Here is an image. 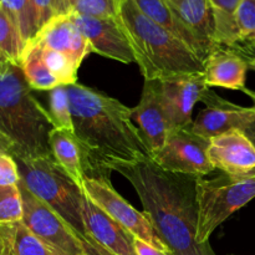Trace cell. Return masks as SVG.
<instances>
[{
	"label": "cell",
	"mask_w": 255,
	"mask_h": 255,
	"mask_svg": "<svg viewBox=\"0 0 255 255\" xmlns=\"http://www.w3.org/2000/svg\"><path fill=\"white\" fill-rule=\"evenodd\" d=\"M51 154L65 173L82 188L85 178L82 154L74 132L54 128L49 137Z\"/></svg>",
	"instance_id": "19"
},
{
	"label": "cell",
	"mask_w": 255,
	"mask_h": 255,
	"mask_svg": "<svg viewBox=\"0 0 255 255\" xmlns=\"http://www.w3.org/2000/svg\"><path fill=\"white\" fill-rule=\"evenodd\" d=\"M16 162L20 181L24 186L61 216L77 236H86L82 218L84 191L65 173L54 157H40Z\"/></svg>",
	"instance_id": "5"
},
{
	"label": "cell",
	"mask_w": 255,
	"mask_h": 255,
	"mask_svg": "<svg viewBox=\"0 0 255 255\" xmlns=\"http://www.w3.org/2000/svg\"><path fill=\"white\" fill-rule=\"evenodd\" d=\"M253 44H254V46H255V40H254V42H253Z\"/></svg>",
	"instance_id": "42"
},
{
	"label": "cell",
	"mask_w": 255,
	"mask_h": 255,
	"mask_svg": "<svg viewBox=\"0 0 255 255\" xmlns=\"http://www.w3.org/2000/svg\"><path fill=\"white\" fill-rule=\"evenodd\" d=\"M131 120L152 158L161 151L171 132L162 107L158 80L144 81L141 100L131 109Z\"/></svg>",
	"instance_id": "13"
},
{
	"label": "cell",
	"mask_w": 255,
	"mask_h": 255,
	"mask_svg": "<svg viewBox=\"0 0 255 255\" xmlns=\"http://www.w3.org/2000/svg\"><path fill=\"white\" fill-rule=\"evenodd\" d=\"M19 188L24 208L22 224L55 255H85L81 239L65 219L35 197L21 181Z\"/></svg>",
	"instance_id": "7"
},
{
	"label": "cell",
	"mask_w": 255,
	"mask_h": 255,
	"mask_svg": "<svg viewBox=\"0 0 255 255\" xmlns=\"http://www.w3.org/2000/svg\"><path fill=\"white\" fill-rule=\"evenodd\" d=\"M31 41L64 54L80 67L85 57L91 54V46L69 15L55 16L37 32Z\"/></svg>",
	"instance_id": "17"
},
{
	"label": "cell",
	"mask_w": 255,
	"mask_h": 255,
	"mask_svg": "<svg viewBox=\"0 0 255 255\" xmlns=\"http://www.w3.org/2000/svg\"><path fill=\"white\" fill-rule=\"evenodd\" d=\"M0 5L16 22L25 45L29 44L37 34L32 0H0Z\"/></svg>",
	"instance_id": "25"
},
{
	"label": "cell",
	"mask_w": 255,
	"mask_h": 255,
	"mask_svg": "<svg viewBox=\"0 0 255 255\" xmlns=\"http://www.w3.org/2000/svg\"><path fill=\"white\" fill-rule=\"evenodd\" d=\"M4 254V239H2L1 233H0V255Z\"/></svg>",
	"instance_id": "38"
},
{
	"label": "cell",
	"mask_w": 255,
	"mask_h": 255,
	"mask_svg": "<svg viewBox=\"0 0 255 255\" xmlns=\"http://www.w3.org/2000/svg\"><path fill=\"white\" fill-rule=\"evenodd\" d=\"M167 1L172 2V4H176V2H177V1H178V0H167Z\"/></svg>",
	"instance_id": "40"
},
{
	"label": "cell",
	"mask_w": 255,
	"mask_h": 255,
	"mask_svg": "<svg viewBox=\"0 0 255 255\" xmlns=\"http://www.w3.org/2000/svg\"><path fill=\"white\" fill-rule=\"evenodd\" d=\"M255 198V172L222 173L211 179H197L198 224L197 242L209 244L213 232L229 217Z\"/></svg>",
	"instance_id": "6"
},
{
	"label": "cell",
	"mask_w": 255,
	"mask_h": 255,
	"mask_svg": "<svg viewBox=\"0 0 255 255\" xmlns=\"http://www.w3.org/2000/svg\"><path fill=\"white\" fill-rule=\"evenodd\" d=\"M32 5H34L37 32H39L52 17L56 16L55 0H32Z\"/></svg>",
	"instance_id": "31"
},
{
	"label": "cell",
	"mask_w": 255,
	"mask_h": 255,
	"mask_svg": "<svg viewBox=\"0 0 255 255\" xmlns=\"http://www.w3.org/2000/svg\"><path fill=\"white\" fill-rule=\"evenodd\" d=\"M138 9L143 12L146 16L153 20L158 25L163 26L172 34L176 35L178 39L186 42L202 60L201 50L193 35L191 34L186 25L181 21L179 16L177 15L176 10L167 0H133Z\"/></svg>",
	"instance_id": "20"
},
{
	"label": "cell",
	"mask_w": 255,
	"mask_h": 255,
	"mask_svg": "<svg viewBox=\"0 0 255 255\" xmlns=\"http://www.w3.org/2000/svg\"><path fill=\"white\" fill-rule=\"evenodd\" d=\"M133 246L138 255H169L167 253H163V252L158 251V249L153 248V247L149 246V244L144 243V242L141 241V239L133 238Z\"/></svg>",
	"instance_id": "33"
},
{
	"label": "cell",
	"mask_w": 255,
	"mask_h": 255,
	"mask_svg": "<svg viewBox=\"0 0 255 255\" xmlns=\"http://www.w3.org/2000/svg\"><path fill=\"white\" fill-rule=\"evenodd\" d=\"M2 239H4V254L2 255H16L15 254L14 249H12L11 244H10V242L7 241V238H5V237L2 236Z\"/></svg>",
	"instance_id": "36"
},
{
	"label": "cell",
	"mask_w": 255,
	"mask_h": 255,
	"mask_svg": "<svg viewBox=\"0 0 255 255\" xmlns=\"http://www.w3.org/2000/svg\"><path fill=\"white\" fill-rule=\"evenodd\" d=\"M25 47L26 45L16 22L0 5V56L11 64L21 66Z\"/></svg>",
	"instance_id": "23"
},
{
	"label": "cell",
	"mask_w": 255,
	"mask_h": 255,
	"mask_svg": "<svg viewBox=\"0 0 255 255\" xmlns=\"http://www.w3.org/2000/svg\"><path fill=\"white\" fill-rule=\"evenodd\" d=\"M162 107L169 131L187 128L192 124V112L202 100L207 86L203 72L183 74L158 80ZM169 132V133H171Z\"/></svg>",
	"instance_id": "10"
},
{
	"label": "cell",
	"mask_w": 255,
	"mask_h": 255,
	"mask_svg": "<svg viewBox=\"0 0 255 255\" xmlns=\"http://www.w3.org/2000/svg\"><path fill=\"white\" fill-rule=\"evenodd\" d=\"M82 242V247H84L85 255H116L101 244L97 243L90 234H86L85 237H80Z\"/></svg>",
	"instance_id": "32"
},
{
	"label": "cell",
	"mask_w": 255,
	"mask_h": 255,
	"mask_svg": "<svg viewBox=\"0 0 255 255\" xmlns=\"http://www.w3.org/2000/svg\"><path fill=\"white\" fill-rule=\"evenodd\" d=\"M208 148L209 139L193 133L188 126L171 132L152 159L167 172L204 177L216 171L209 161Z\"/></svg>",
	"instance_id": "9"
},
{
	"label": "cell",
	"mask_w": 255,
	"mask_h": 255,
	"mask_svg": "<svg viewBox=\"0 0 255 255\" xmlns=\"http://www.w3.org/2000/svg\"><path fill=\"white\" fill-rule=\"evenodd\" d=\"M248 66L255 71V57H252L251 60H248Z\"/></svg>",
	"instance_id": "39"
},
{
	"label": "cell",
	"mask_w": 255,
	"mask_h": 255,
	"mask_svg": "<svg viewBox=\"0 0 255 255\" xmlns=\"http://www.w3.org/2000/svg\"><path fill=\"white\" fill-rule=\"evenodd\" d=\"M21 69L31 89L39 91H51L52 89L61 85L51 74L42 60L39 49L34 44H27L25 47Z\"/></svg>",
	"instance_id": "22"
},
{
	"label": "cell",
	"mask_w": 255,
	"mask_h": 255,
	"mask_svg": "<svg viewBox=\"0 0 255 255\" xmlns=\"http://www.w3.org/2000/svg\"><path fill=\"white\" fill-rule=\"evenodd\" d=\"M201 102L206 105L197 119L189 125L193 133L211 139L231 129H243L255 117V106L243 107L207 89Z\"/></svg>",
	"instance_id": "11"
},
{
	"label": "cell",
	"mask_w": 255,
	"mask_h": 255,
	"mask_svg": "<svg viewBox=\"0 0 255 255\" xmlns=\"http://www.w3.org/2000/svg\"><path fill=\"white\" fill-rule=\"evenodd\" d=\"M82 218L86 233L110 252L116 255H138L133 246L134 237L107 216L85 193Z\"/></svg>",
	"instance_id": "15"
},
{
	"label": "cell",
	"mask_w": 255,
	"mask_h": 255,
	"mask_svg": "<svg viewBox=\"0 0 255 255\" xmlns=\"http://www.w3.org/2000/svg\"><path fill=\"white\" fill-rule=\"evenodd\" d=\"M208 157L214 169L228 174L255 172V146L241 129H231L209 139Z\"/></svg>",
	"instance_id": "14"
},
{
	"label": "cell",
	"mask_w": 255,
	"mask_h": 255,
	"mask_svg": "<svg viewBox=\"0 0 255 255\" xmlns=\"http://www.w3.org/2000/svg\"><path fill=\"white\" fill-rule=\"evenodd\" d=\"M117 21L144 81L203 72L204 61L181 39L143 14L133 0H119Z\"/></svg>",
	"instance_id": "4"
},
{
	"label": "cell",
	"mask_w": 255,
	"mask_h": 255,
	"mask_svg": "<svg viewBox=\"0 0 255 255\" xmlns=\"http://www.w3.org/2000/svg\"><path fill=\"white\" fill-rule=\"evenodd\" d=\"M242 131L246 133V136L248 137L249 139H251L252 143H253L255 146V117L253 120H252L251 122H249L248 125H247L246 127H244L243 129H242Z\"/></svg>",
	"instance_id": "35"
},
{
	"label": "cell",
	"mask_w": 255,
	"mask_h": 255,
	"mask_svg": "<svg viewBox=\"0 0 255 255\" xmlns=\"http://www.w3.org/2000/svg\"><path fill=\"white\" fill-rule=\"evenodd\" d=\"M74 134L79 142L86 178L111 183L110 167L151 158L131 109L119 100L85 85H66Z\"/></svg>",
	"instance_id": "1"
},
{
	"label": "cell",
	"mask_w": 255,
	"mask_h": 255,
	"mask_svg": "<svg viewBox=\"0 0 255 255\" xmlns=\"http://www.w3.org/2000/svg\"><path fill=\"white\" fill-rule=\"evenodd\" d=\"M2 61H5V59L2 56H0V62H2Z\"/></svg>",
	"instance_id": "41"
},
{
	"label": "cell",
	"mask_w": 255,
	"mask_h": 255,
	"mask_svg": "<svg viewBox=\"0 0 255 255\" xmlns=\"http://www.w3.org/2000/svg\"><path fill=\"white\" fill-rule=\"evenodd\" d=\"M49 114L55 128L74 132L69 91L66 85H60L49 91Z\"/></svg>",
	"instance_id": "26"
},
{
	"label": "cell",
	"mask_w": 255,
	"mask_h": 255,
	"mask_svg": "<svg viewBox=\"0 0 255 255\" xmlns=\"http://www.w3.org/2000/svg\"><path fill=\"white\" fill-rule=\"evenodd\" d=\"M0 233L7 238L16 255H55L22 222L0 224Z\"/></svg>",
	"instance_id": "24"
},
{
	"label": "cell",
	"mask_w": 255,
	"mask_h": 255,
	"mask_svg": "<svg viewBox=\"0 0 255 255\" xmlns=\"http://www.w3.org/2000/svg\"><path fill=\"white\" fill-rule=\"evenodd\" d=\"M214 15V45L236 49L241 44L236 14L242 0H209Z\"/></svg>",
	"instance_id": "21"
},
{
	"label": "cell",
	"mask_w": 255,
	"mask_h": 255,
	"mask_svg": "<svg viewBox=\"0 0 255 255\" xmlns=\"http://www.w3.org/2000/svg\"><path fill=\"white\" fill-rule=\"evenodd\" d=\"M69 17L87 40L92 52L124 64L136 62L131 44L117 17L96 19L77 14H69Z\"/></svg>",
	"instance_id": "12"
},
{
	"label": "cell",
	"mask_w": 255,
	"mask_h": 255,
	"mask_svg": "<svg viewBox=\"0 0 255 255\" xmlns=\"http://www.w3.org/2000/svg\"><path fill=\"white\" fill-rule=\"evenodd\" d=\"M110 171L132 184L143 213L172 255H216L209 244L197 242L198 177L167 172L152 158L115 163Z\"/></svg>",
	"instance_id": "2"
},
{
	"label": "cell",
	"mask_w": 255,
	"mask_h": 255,
	"mask_svg": "<svg viewBox=\"0 0 255 255\" xmlns=\"http://www.w3.org/2000/svg\"><path fill=\"white\" fill-rule=\"evenodd\" d=\"M243 92H244V94H246V95H248L249 97H251L252 101H253V104H254V106H255V91H253V90L246 89Z\"/></svg>",
	"instance_id": "37"
},
{
	"label": "cell",
	"mask_w": 255,
	"mask_h": 255,
	"mask_svg": "<svg viewBox=\"0 0 255 255\" xmlns=\"http://www.w3.org/2000/svg\"><path fill=\"white\" fill-rule=\"evenodd\" d=\"M79 0H55V11L56 16H62V15H69L74 9L75 4Z\"/></svg>",
	"instance_id": "34"
},
{
	"label": "cell",
	"mask_w": 255,
	"mask_h": 255,
	"mask_svg": "<svg viewBox=\"0 0 255 255\" xmlns=\"http://www.w3.org/2000/svg\"><path fill=\"white\" fill-rule=\"evenodd\" d=\"M84 193L102 209L107 216L126 229L132 237L141 239L144 243L169 255L171 252L157 236L151 222L143 212H138L125 201L114 188L111 183L94 178H85L82 184Z\"/></svg>",
	"instance_id": "8"
},
{
	"label": "cell",
	"mask_w": 255,
	"mask_h": 255,
	"mask_svg": "<svg viewBox=\"0 0 255 255\" xmlns=\"http://www.w3.org/2000/svg\"><path fill=\"white\" fill-rule=\"evenodd\" d=\"M248 61L236 49L214 45L204 60V81L208 87L244 91Z\"/></svg>",
	"instance_id": "16"
},
{
	"label": "cell",
	"mask_w": 255,
	"mask_h": 255,
	"mask_svg": "<svg viewBox=\"0 0 255 255\" xmlns=\"http://www.w3.org/2000/svg\"><path fill=\"white\" fill-rule=\"evenodd\" d=\"M24 208L19 184L0 186V224H11L22 221Z\"/></svg>",
	"instance_id": "27"
},
{
	"label": "cell",
	"mask_w": 255,
	"mask_h": 255,
	"mask_svg": "<svg viewBox=\"0 0 255 255\" xmlns=\"http://www.w3.org/2000/svg\"><path fill=\"white\" fill-rule=\"evenodd\" d=\"M119 0H79L70 14L96 19H115L117 17Z\"/></svg>",
	"instance_id": "28"
},
{
	"label": "cell",
	"mask_w": 255,
	"mask_h": 255,
	"mask_svg": "<svg viewBox=\"0 0 255 255\" xmlns=\"http://www.w3.org/2000/svg\"><path fill=\"white\" fill-rule=\"evenodd\" d=\"M31 90L21 66L0 62V152L16 161L52 156L54 124Z\"/></svg>",
	"instance_id": "3"
},
{
	"label": "cell",
	"mask_w": 255,
	"mask_h": 255,
	"mask_svg": "<svg viewBox=\"0 0 255 255\" xmlns=\"http://www.w3.org/2000/svg\"><path fill=\"white\" fill-rule=\"evenodd\" d=\"M241 41L255 40V0H242L236 14Z\"/></svg>",
	"instance_id": "29"
},
{
	"label": "cell",
	"mask_w": 255,
	"mask_h": 255,
	"mask_svg": "<svg viewBox=\"0 0 255 255\" xmlns=\"http://www.w3.org/2000/svg\"><path fill=\"white\" fill-rule=\"evenodd\" d=\"M169 4L194 36L204 61L214 46V15L209 0H178Z\"/></svg>",
	"instance_id": "18"
},
{
	"label": "cell",
	"mask_w": 255,
	"mask_h": 255,
	"mask_svg": "<svg viewBox=\"0 0 255 255\" xmlns=\"http://www.w3.org/2000/svg\"><path fill=\"white\" fill-rule=\"evenodd\" d=\"M19 182L17 162L10 154L0 152V186H16Z\"/></svg>",
	"instance_id": "30"
}]
</instances>
